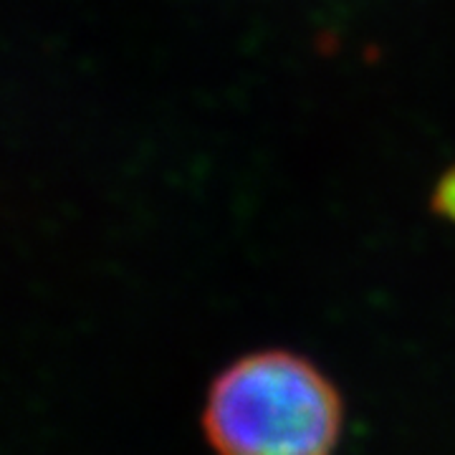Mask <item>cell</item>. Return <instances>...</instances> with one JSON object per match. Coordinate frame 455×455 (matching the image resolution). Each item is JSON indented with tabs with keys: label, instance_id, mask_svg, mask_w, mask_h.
<instances>
[{
	"label": "cell",
	"instance_id": "obj_2",
	"mask_svg": "<svg viewBox=\"0 0 455 455\" xmlns=\"http://www.w3.org/2000/svg\"><path fill=\"white\" fill-rule=\"evenodd\" d=\"M433 208L455 223V167H451L435 185V193H433Z\"/></svg>",
	"mask_w": 455,
	"mask_h": 455
},
{
	"label": "cell",
	"instance_id": "obj_1",
	"mask_svg": "<svg viewBox=\"0 0 455 455\" xmlns=\"http://www.w3.org/2000/svg\"><path fill=\"white\" fill-rule=\"evenodd\" d=\"M341 397L319 367L283 349L235 359L215 377L203 427L218 455H331Z\"/></svg>",
	"mask_w": 455,
	"mask_h": 455
}]
</instances>
